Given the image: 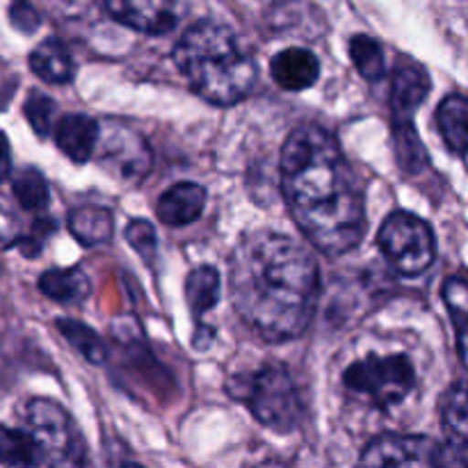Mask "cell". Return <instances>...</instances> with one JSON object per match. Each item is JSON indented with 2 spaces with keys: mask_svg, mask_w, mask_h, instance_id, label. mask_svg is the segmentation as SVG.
<instances>
[{
  "mask_svg": "<svg viewBox=\"0 0 468 468\" xmlns=\"http://www.w3.org/2000/svg\"><path fill=\"white\" fill-rule=\"evenodd\" d=\"M282 192L306 240L327 256L356 250L366 236L364 192L341 144L320 126H302L282 149Z\"/></svg>",
  "mask_w": 468,
  "mask_h": 468,
  "instance_id": "6da1fadb",
  "label": "cell"
},
{
  "mask_svg": "<svg viewBox=\"0 0 468 468\" xmlns=\"http://www.w3.org/2000/svg\"><path fill=\"white\" fill-rule=\"evenodd\" d=\"M231 302L242 323L270 343L295 341L309 329L320 295V270L292 238L254 231L231 254Z\"/></svg>",
  "mask_w": 468,
  "mask_h": 468,
  "instance_id": "7a4b0ae2",
  "label": "cell"
},
{
  "mask_svg": "<svg viewBox=\"0 0 468 468\" xmlns=\"http://www.w3.org/2000/svg\"><path fill=\"white\" fill-rule=\"evenodd\" d=\"M174 62L195 94L219 108L245 101L259 76L254 55L231 27L213 18L197 21L183 32L174 48Z\"/></svg>",
  "mask_w": 468,
  "mask_h": 468,
  "instance_id": "3957f363",
  "label": "cell"
},
{
  "mask_svg": "<svg viewBox=\"0 0 468 468\" xmlns=\"http://www.w3.org/2000/svg\"><path fill=\"white\" fill-rule=\"evenodd\" d=\"M236 382V388L242 387V391H233V396L245 402L247 410L263 428L282 434L300 428L304 419V405L286 366L270 361L256 373L247 375L245 384L240 379Z\"/></svg>",
  "mask_w": 468,
  "mask_h": 468,
  "instance_id": "277c9868",
  "label": "cell"
},
{
  "mask_svg": "<svg viewBox=\"0 0 468 468\" xmlns=\"http://www.w3.org/2000/svg\"><path fill=\"white\" fill-rule=\"evenodd\" d=\"M26 430L39 448V468H90L85 439L58 402L32 400L26 410Z\"/></svg>",
  "mask_w": 468,
  "mask_h": 468,
  "instance_id": "5b68a950",
  "label": "cell"
},
{
  "mask_svg": "<svg viewBox=\"0 0 468 468\" xmlns=\"http://www.w3.org/2000/svg\"><path fill=\"white\" fill-rule=\"evenodd\" d=\"M343 387L370 407L391 410L416 387V370L405 355H368L343 373Z\"/></svg>",
  "mask_w": 468,
  "mask_h": 468,
  "instance_id": "8992f818",
  "label": "cell"
},
{
  "mask_svg": "<svg viewBox=\"0 0 468 468\" xmlns=\"http://www.w3.org/2000/svg\"><path fill=\"white\" fill-rule=\"evenodd\" d=\"M378 245L402 277H419L437 259L432 227L407 210H396L384 219L378 233Z\"/></svg>",
  "mask_w": 468,
  "mask_h": 468,
  "instance_id": "52a82bcc",
  "label": "cell"
},
{
  "mask_svg": "<svg viewBox=\"0 0 468 468\" xmlns=\"http://www.w3.org/2000/svg\"><path fill=\"white\" fill-rule=\"evenodd\" d=\"M439 443L414 434H382L364 448L359 468H437Z\"/></svg>",
  "mask_w": 468,
  "mask_h": 468,
  "instance_id": "ba28073f",
  "label": "cell"
},
{
  "mask_svg": "<svg viewBox=\"0 0 468 468\" xmlns=\"http://www.w3.org/2000/svg\"><path fill=\"white\" fill-rule=\"evenodd\" d=\"M96 155L101 165L123 181H140L151 169V149L144 137L126 126H114L101 131Z\"/></svg>",
  "mask_w": 468,
  "mask_h": 468,
  "instance_id": "9c48e42d",
  "label": "cell"
},
{
  "mask_svg": "<svg viewBox=\"0 0 468 468\" xmlns=\"http://www.w3.org/2000/svg\"><path fill=\"white\" fill-rule=\"evenodd\" d=\"M105 12L117 23L144 35H167L178 26V12L169 3H133V0H110Z\"/></svg>",
  "mask_w": 468,
  "mask_h": 468,
  "instance_id": "30bf717a",
  "label": "cell"
},
{
  "mask_svg": "<svg viewBox=\"0 0 468 468\" xmlns=\"http://www.w3.org/2000/svg\"><path fill=\"white\" fill-rule=\"evenodd\" d=\"M430 87H432V80L428 71L411 59H402L393 71L391 82L393 122H402V119L411 122V114L428 99Z\"/></svg>",
  "mask_w": 468,
  "mask_h": 468,
  "instance_id": "8fae6325",
  "label": "cell"
},
{
  "mask_svg": "<svg viewBox=\"0 0 468 468\" xmlns=\"http://www.w3.org/2000/svg\"><path fill=\"white\" fill-rule=\"evenodd\" d=\"M272 80L286 91H304L320 78V59L302 46L279 50L270 62Z\"/></svg>",
  "mask_w": 468,
  "mask_h": 468,
  "instance_id": "7c38bea8",
  "label": "cell"
},
{
  "mask_svg": "<svg viewBox=\"0 0 468 468\" xmlns=\"http://www.w3.org/2000/svg\"><path fill=\"white\" fill-rule=\"evenodd\" d=\"M99 122L80 112L64 114L62 119H58L53 131L55 144L76 165H85L94 155L96 144H99Z\"/></svg>",
  "mask_w": 468,
  "mask_h": 468,
  "instance_id": "4fadbf2b",
  "label": "cell"
},
{
  "mask_svg": "<svg viewBox=\"0 0 468 468\" xmlns=\"http://www.w3.org/2000/svg\"><path fill=\"white\" fill-rule=\"evenodd\" d=\"M206 208V187L199 183L183 181L169 187L158 199L155 213L167 227H187L197 222Z\"/></svg>",
  "mask_w": 468,
  "mask_h": 468,
  "instance_id": "5bb4252c",
  "label": "cell"
},
{
  "mask_svg": "<svg viewBox=\"0 0 468 468\" xmlns=\"http://www.w3.org/2000/svg\"><path fill=\"white\" fill-rule=\"evenodd\" d=\"M69 233L76 238L80 245L96 247L103 245L114 233V218L105 206L82 204L69 213L67 218Z\"/></svg>",
  "mask_w": 468,
  "mask_h": 468,
  "instance_id": "9a60e30c",
  "label": "cell"
},
{
  "mask_svg": "<svg viewBox=\"0 0 468 468\" xmlns=\"http://www.w3.org/2000/svg\"><path fill=\"white\" fill-rule=\"evenodd\" d=\"M30 69L50 85H67L76 76L71 53L59 39H46L30 53Z\"/></svg>",
  "mask_w": 468,
  "mask_h": 468,
  "instance_id": "2e32d148",
  "label": "cell"
},
{
  "mask_svg": "<svg viewBox=\"0 0 468 468\" xmlns=\"http://www.w3.org/2000/svg\"><path fill=\"white\" fill-rule=\"evenodd\" d=\"M437 123L448 149L460 158L468 160V99L451 94L441 101L437 110Z\"/></svg>",
  "mask_w": 468,
  "mask_h": 468,
  "instance_id": "e0dca14e",
  "label": "cell"
},
{
  "mask_svg": "<svg viewBox=\"0 0 468 468\" xmlns=\"http://www.w3.org/2000/svg\"><path fill=\"white\" fill-rule=\"evenodd\" d=\"M39 291L59 304H78L90 295L91 286L80 268H55L41 274Z\"/></svg>",
  "mask_w": 468,
  "mask_h": 468,
  "instance_id": "ac0fdd59",
  "label": "cell"
},
{
  "mask_svg": "<svg viewBox=\"0 0 468 468\" xmlns=\"http://www.w3.org/2000/svg\"><path fill=\"white\" fill-rule=\"evenodd\" d=\"M219 291H222V279H219L218 270L210 265H199L187 274L186 300L197 324H201V318L218 304Z\"/></svg>",
  "mask_w": 468,
  "mask_h": 468,
  "instance_id": "d6986e66",
  "label": "cell"
},
{
  "mask_svg": "<svg viewBox=\"0 0 468 468\" xmlns=\"http://www.w3.org/2000/svg\"><path fill=\"white\" fill-rule=\"evenodd\" d=\"M441 295L448 306L452 324H455L457 352H460V359L464 364V368H468V279H446Z\"/></svg>",
  "mask_w": 468,
  "mask_h": 468,
  "instance_id": "ffe728a7",
  "label": "cell"
},
{
  "mask_svg": "<svg viewBox=\"0 0 468 468\" xmlns=\"http://www.w3.org/2000/svg\"><path fill=\"white\" fill-rule=\"evenodd\" d=\"M0 464L7 468H39V448L27 430L0 425Z\"/></svg>",
  "mask_w": 468,
  "mask_h": 468,
  "instance_id": "44dd1931",
  "label": "cell"
},
{
  "mask_svg": "<svg viewBox=\"0 0 468 468\" xmlns=\"http://www.w3.org/2000/svg\"><path fill=\"white\" fill-rule=\"evenodd\" d=\"M58 329H59V334L64 336V341L71 343L82 359L90 361L91 366L105 364V359H108V350H105L103 338H101L94 329L87 327V324H82V323H78V320H71V318H59Z\"/></svg>",
  "mask_w": 468,
  "mask_h": 468,
  "instance_id": "7402d4cb",
  "label": "cell"
},
{
  "mask_svg": "<svg viewBox=\"0 0 468 468\" xmlns=\"http://www.w3.org/2000/svg\"><path fill=\"white\" fill-rule=\"evenodd\" d=\"M441 420L451 439L468 443V382L448 388L441 400Z\"/></svg>",
  "mask_w": 468,
  "mask_h": 468,
  "instance_id": "603a6c76",
  "label": "cell"
},
{
  "mask_svg": "<svg viewBox=\"0 0 468 468\" xmlns=\"http://www.w3.org/2000/svg\"><path fill=\"white\" fill-rule=\"evenodd\" d=\"M393 140H396V154L400 167L410 174L423 172L425 165H428V154H425L423 142H420L419 133L414 131V123L410 119L393 122Z\"/></svg>",
  "mask_w": 468,
  "mask_h": 468,
  "instance_id": "cb8c5ba5",
  "label": "cell"
},
{
  "mask_svg": "<svg viewBox=\"0 0 468 468\" xmlns=\"http://www.w3.org/2000/svg\"><path fill=\"white\" fill-rule=\"evenodd\" d=\"M350 58L359 76L368 82L382 80L384 76V50L378 39L368 35H355L350 39Z\"/></svg>",
  "mask_w": 468,
  "mask_h": 468,
  "instance_id": "d4e9b609",
  "label": "cell"
},
{
  "mask_svg": "<svg viewBox=\"0 0 468 468\" xmlns=\"http://www.w3.org/2000/svg\"><path fill=\"white\" fill-rule=\"evenodd\" d=\"M12 192L18 199V204L26 210H32V213H39L48 206L50 201V190L48 183H46L44 174L37 172L35 167H26L14 176Z\"/></svg>",
  "mask_w": 468,
  "mask_h": 468,
  "instance_id": "484cf974",
  "label": "cell"
},
{
  "mask_svg": "<svg viewBox=\"0 0 468 468\" xmlns=\"http://www.w3.org/2000/svg\"><path fill=\"white\" fill-rule=\"evenodd\" d=\"M23 112H26V119L32 126V131L39 137L50 135L55 131V123H58L55 122V117H58V103L50 96L41 94V91H32L26 99Z\"/></svg>",
  "mask_w": 468,
  "mask_h": 468,
  "instance_id": "4316f807",
  "label": "cell"
},
{
  "mask_svg": "<svg viewBox=\"0 0 468 468\" xmlns=\"http://www.w3.org/2000/svg\"><path fill=\"white\" fill-rule=\"evenodd\" d=\"M126 240L149 263L158 256V236L149 219H133L126 227Z\"/></svg>",
  "mask_w": 468,
  "mask_h": 468,
  "instance_id": "83f0119b",
  "label": "cell"
},
{
  "mask_svg": "<svg viewBox=\"0 0 468 468\" xmlns=\"http://www.w3.org/2000/svg\"><path fill=\"white\" fill-rule=\"evenodd\" d=\"M437 468H468V443L455 439L439 443Z\"/></svg>",
  "mask_w": 468,
  "mask_h": 468,
  "instance_id": "f1b7e54d",
  "label": "cell"
},
{
  "mask_svg": "<svg viewBox=\"0 0 468 468\" xmlns=\"http://www.w3.org/2000/svg\"><path fill=\"white\" fill-rule=\"evenodd\" d=\"M9 21L16 27L18 32H26V35H32V32L39 30L41 16L37 14V9L27 3H14L9 7Z\"/></svg>",
  "mask_w": 468,
  "mask_h": 468,
  "instance_id": "f546056e",
  "label": "cell"
},
{
  "mask_svg": "<svg viewBox=\"0 0 468 468\" xmlns=\"http://www.w3.org/2000/svg\"><path fill=\"white\" fill-rule=\"evenodd\" d=\"M23 231L18 219L0 204V250H7V247L21 245Z\"/></svg>",
  "mask_w": 468,
  "mask_h": 468,
  "instance_id": "4dcf8cb0",
  "label": "cell"
},
{
  "mask_svg": "<svg viewBox=\"0 0 468 468\" xmlns=\"http://www.w3.org/2000/svg\"><path fill=\"white\" fill-rule=\"evenodd\" d=\"M12 176V151H9V140L5 133H0V183Z\"/></svg>",
  "mask_w": 468,
  "mask_h": 468,
  "instance_id": "1f68e13d",
  "label": "cell"
},
{
  "mask_svg": "<svg viewBox=\"0 0 468 468\" xmlns=\"http://www.w3.org/2000/svg\"><path fill=\"white\" fill-rule=\"evenodd\" d=\"M256 468H286V466H283L282 462H263V464L256 466Z\"/></svg>",
  "mask_w": 468,
  "mask_h": 468,
  "instance_id": "d6a6232c",
  "label": "cell"
},
{
  "mask_svg": "<svg viewBox=\"0 0 468 468\" xmlns=\"http://www.w3.org/2000/svg\"><path fill=\"white\" fill-rule=\"evenodd\" d=\"M122 468H142V466H137V464H123Z\"/></svg>",
  "mask_w": 468,
  "mask_h": 468,
  "instance_id": "836d02e7",
  "label": "cell"
}]
</instances>
